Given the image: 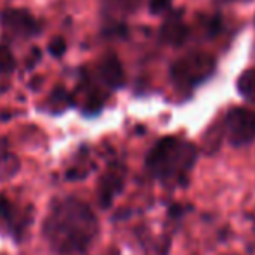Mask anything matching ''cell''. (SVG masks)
<instances>
[{"instance_id": "6da1fadb", "label": "cell", "mask_w": 255, "mask_h": 255, "mask_svg": "<svg viewBox=\"0 0 255 255\" xmlns=\"http://www.w3.org/2000/svg\"><path fill=\"white\" fill-rule=\"evenodd\" d=\"M98 231L99 222L92 208L73 196L56 200L42 226L44 238L59 255L85 252Z\"/></svg>"}, {"instance_id": "7a4b0ae2", "label": "cell", "mask_w": 255, "mask_h": 255, "mask_svg": "<svg viewBox=\"0 0 255 255\" xmlns=\"http://www.w3.org/2000/svg\"><path fill=\"white\" fill-rule=\"evenodd\" d=\"M198 151L193 142L168 135L156 142L146 156L149 175L160 181H175L186 184L188 174L196 161Z\"/></svg>"}, {"instance_id": "3957f363", "label": "cell", "mask_w": 255, "mask_h": 255, "mask_svg": "<svg viewBox=\"0 0 255 255\" xmlns=\"http://www.w3.org/2000/svg\"><path fill=\"white\" fill-rule=\"evenodd\" d=\"M215 59L210 54L193 52L177 59L170 68V78L179 91H191L212 77Z\"/></svg>"}, {"instance_id": "277c9868", "label": "cell", "mask_w": 255, "mask_h": 255, "mask_svg": "<svg viewBox=\"0 0 255 255\" xmlns=\"http://www.w3.org/2000/svg\"><path fill=\"white\" fill-rule=\"evenodd\" d=\"M228 141L235 148L247 146L255 141V111L247 108H233L224 120Z\"/></svg>"}, {"instance_id": "5b68a950", "label": "cell", "mask_w": 255, "mask_h": 255, "mask_svg": "<svg viewBox=\"0 0 255 255\" xmlns=\"http://www.w3.org/2000/svg\"><path fill=\"white\" fill-rule=\"evenodd\" d=\"M125 184V168L124 165H113L106 170V174L99 181L98 198L103 208H108L113 200L122 193Z\"/></svg>"}, {"instance_id": "8992f818", "label": "cell", "mask_w": 255, "mask_h": 255, "mask_svg": "<svg viewBox=\"0 0 255 255\" xmlns=\"http://www.w3.org/2000/svg\"><path fill=\"white\" fill-rule=\"evenodd\" d=\"M2 26L16 37H33L38 33V23L24 9L5 10L2 14Z\"/></svg>"}, {"instance_id": "52a82bcc", "label": "cell", "mask_w": 255, "mask_h": 255, "mask_svg": "<svg viewBox=\"0 0 255 255\" xmlns=\"http://www.w3.org/2000/svg\"><path fill=\"white\" fill-rule=\"evenodd\" d=\"M0 224L10 229V233H14V235H19L26 228L28 217L19 214V210L5 196H0Z\"/></svg>"}, {"instance_id": "ba28073f", "label": "cell", "mask_w": 255, "mask_h": 255, "mask_svg": "<svg viewBox=\"0 0 255 255\" xmlns=\"http://www.w3.org/2000/svg\"><path fill=\"white\" fill-rule=\"evenodd\" d=\"M99 75H101V80L111 89H120L125 84L124 68L117 56L104 57L99 64Z\"/></svg>"}, {"instance_id": "9c48e42d", "label": "cell", "mask_w": 255, "mask_h": 255, "mask_svg": "<svg viewBox=\"0 0 255 255\" xmlns=\"http://www.w3.org/2000/svg\"><path fill=\"white\" fill-rule=\"evenodd\" d=\"M189 35V28L182 23L181 17H170L160 30V38L167 45H182Z\"/></svg>"}, {"instance_id": "30bf717a", "label": "cell", "mask_w": 255, "mask_h": 255, "mask_svg": "<svg viewBox=\"0 0 255 255\" xmlns=\"http://www.w3.org/2000/svg\"><path fill=\"white\" fill-rule=\"evenodd\" d=\"M236 87H238V92L243 99H247L249 103H255V68L243 71L240 75Z\"/></svg>"}, {"instance_id": "8fae6325", "label": "cell", "mask_w": 255, "mask_h": 255, "mask_svg": "<svg viewBox=\"0 0 255 255\" xmlns=\"http://www.w3.org/2000/svg\"><path fill=\"white\" fill-rule=\"evenodd\" d=\"M14 66H16L14 56L10 54L9 49L0 45V73H9V71L14 70Z\"/></svg>"}, {"instance_id": "7c38bea8", "label": "cell", "mask_w": 255, "mask_h": 255, "mask_svg": "<svg viewBox=\"0 0 255 255\" xmlns=\"http://www.w3.org/2000/svg\"><path fill=\"white\" fill-rule=\"evenodd\" d=\"M49 52H51L54 57H63V54L66 52V44H64L63 38L52 40L51 45H49Z\"/></svg>"}, {"instance_id": "4fadbf2b", "label": "cell", "mask_w": 255, "mask_h": 255, "mask_svg": "<svg viewBox=\"0 0 255 255\" xmlns=\"http://www.w3.org/2000/svg\"><path fill=\"white\" fill-rule=\"evenodd\" d=\"M170 7V0H149V10L153 14H161Z\"/></svg>"}, {"instance_id": "5bb4252c", "label": "cell", "mask_w": 255, "mask_h": 255, "mask_svg": "<svg viewBox=\"0 0 255 255\" xmlns=\"http://www.w3.org/2000/svg\"><path fill=\"white\" fill-rule=\"evenodd\" d=\"M228 255H231V254H228Z\"/></svg>"}]
</instances>
